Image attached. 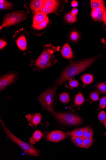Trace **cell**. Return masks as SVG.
Instances as JSON below:
<instances>
[{
	"instance_id": "6da1fadb",
	"label": "cell",
	"mask_w": 106,
	"mask_h": 160,
	"mask_svg": "<svg viewBox=\"0 0 106 160\" xmlns=\"http://www.w3.org/2000/svg\"><path fill=\"white\" fill-rule=\"evenodd\" d=\"M100 56L101 55H98L71 64L64 70L61 76L56 81L55 85H62L69 79L81 73Z\"/></svg>"
},
{
	"instance_id": "7a4b0ae2",
	"label": "cell",
	"mask_w": 106,
	"mask_h": 160,
	"mask_svg": "<svg viewBox=\"0 0 106 160\" xmlns=\"http://www.w3.org/2000/svg\"><path fill=\"white\" fill-rule=\"evenodd\" d=\"M42 54L35 61L32 60L31 65L34 68V70L39 71L50 67L55 62L54 53L59 51V47H56L51 44L44 45Z\"/></svg>"
},
{
	"instance_id": "3957f363",
	"label": "cell",
	"mask_w": 106,
	"mask_h": 160,
	"mask_svg": "<svg viewBox=\"0 0 106 160\" xmlns=\"http://www.w3.org/2000/svg\"><path fill=\"white\" fill-rule=\"evenodd\" d=\"M7 137L14 142L17 144L26 154L30 156H38L40 154L39 151L34 148L32 144L25 142L14 135L5 125L1 119Z\"/></svg>"
},
{
	"instance_id": "277c9868",
	"label": "cell",
	"mask_w": 106,
	"mask_h": 160,
	"mask_svg": "<svg viewBox=\"0 0 106 160\" xmlns=\"http://www.w3.org/2000/svg\"><path fill=\"white\" fill-rule=\"evenodd\" d=\"M56 91L55 87L53 86L45 90L38 98L43 108L52 113L54 112L53 106Z\"/></svg>"
},
{
	"instance_id": "5b68a950",
	"label": "cell",
	"mask_w": 106,
	"mask_h": 160,
	"mask_svg": "<svg viewBox=\"0 0 106 160\" xmlns=\"http://www.w3.org/2000/svg\"><path fill=\"white\" fill-rule=\"evenodd\" d=\"M27 12L21 11L7 14L2 25L0 27V29L1 30L3 27L11 26L23 21L27 18Z\"/></svg>"
},
{
	"instance_id": "8992f818",
	"label": "cell",
	"mask_w": 106,
	"mask_h": 160,
	"mask_svg": "<svg viewBox=\"0 0 106 160\" xmlns=\"http://www.w3.org/2000/svg\"><path fill=\"white\" fill-rule=\"evenodd\" d=\"M52 113L58 121L67 125L76 126L81 124L83 122L79 116L74 114L54 112Z\"/></svg>"
},
{
	"instance_id": "52a82bcc",
	"label": "cell",
	"mask_w": 106,
	"mask_h": 160,
	"mask_svg": "<svg viewBox=\"0 0 106 160\" xmlns=\"http://www.w3.org/2000/svg\"><path fill=\"white\" fill-rule=\"evenodd\" d=\"M17 72H12L2 76L0 79V91L1 92L10 85L16 82L19 78Z\"/></svg>"
},
{
	"instance_id": "ba28073f",
	"label": "cell",
	"mask_w": 106,
	"mask_h": 160,
	"mask_svg": "<svg viewBox=\"0 0 106 160\" xmlns=\"http://www.w3.org/2000/svg\"><path fill=\"white\" fill-rule=\"evenodd\" d=\"M67 137L66 134L61 131L56 130L48 135L47 139L50 142H59L64 139Z\"/></svg>"
},
{
	"instance_id": "9c48e42d",
	"label": "cell",
	"mask_w": 106,
	"mask_h": 160,
	"mask_svg": "<svg viewBox=\"0 0 106 160\" xmlns=\"http://www.w3.org/2000/svg\"><path fill=\"white\" fill-rule=\"evenodd\" d=\"M28 34H25L24 32L18 35L16 40V42L19 48L22 51H25L28 45Z\"/></svg>"
},
{
	"instance_id": "30bf717a",
	"label": "cell",
	"mask_w": 106,
	"mask_h": 160,
	"mask_svg": "<svg viewBox=\"0 0 106 160\" xmlns=\"http://www.w3.org/2000/svg\"><path fill=\"white\" fill-rule=\"evenodd\" d=\"M30 125L36 127L41 122L42 116L40 113L29 114L26 116Z\"/></svg>"
},
{
	"instance_id": "8fae6325",
	"label": "cell",
	"mask_w": 106,
	"mask_h": 160,
	"mask_svg": "<svg viewBox=\"0 0 106 160\" xmlns=\"http://www.w3.org/2000/svg\"><path fill=\"white\" fill-rule=\"evenodd\" d=\"M47 18V14L41 11H39L35 14L33 19V23L35 25H37L44 21Z\"/></svg>"
},
{
	"instance_id": "7c38bea8",
	"label": "cell",
	"mask_w": 106,
	"mask_h": 160,
	"mask_svg": "<svg viewBox=\"0 0 106 160\" xmlns=\"http://www.w3.org/2000/svg\"><path fill=\"white\" fill-rule=\"evenodd\" d=\"M44 2V0H35L30 3V8L33 12V14L37 13L40 10Z\"/></svg>"
},
{
	"instance_id": "4fadbf2b",
	"label": "cell",
	"mask_w": 106,
	"mask_h": 160,
	"mask_svg": "<svg viewBox=\"0 0 106 160\" xmlns=\"http://www.w3.org/2000/svg\"><path fill=\"white\" fill-rule=\"evenodd\" d=\"M61 53L63 56L67 59H71L73 57V53L70 46L67 43L63 47Z\"/></svg>"
},
{
	"instance_id": "5bb4252c",
	"label": "cell",
	"mask_w": 106,
	"mask_h": 160,
	"mask_svg": "<svg viewBox=\"0 0 106 160\" xmlns=\"http://www.w3.org/2000/svg\"><path fill=\"white\" fill-rule=\"evenodd\" d=\"M43 135V134L40 131H35L29 139L30 143L33 145L39 142L41 139Z\"/></svg>"
},
{
	"instance_id": "9a60e30c",
	"label": "cell",
	"mask_w": 106,
	"mask_h": 160,
	"mask_svg": "<svg viewBox=\"0 0 106 160\" xmlns=\"http://www.w3.org/2000/svg\"><path fill=\"white\" fill-rule=\"evenodd\" d=\"M49 20L48 17L41 23L37 25L33 24L32 27L35 30L38 31L42 30L43 29L46 28L49 22Z\"/></svg>"
},
{
	"instance_id": "2e32d148",
	"label": "cell",
	"mask_w": 106,
	"mask_h": 160,
	"mask_svg": "<svg viewBox=\"0 0 106 160\" xmlns=\"http://www.w3.org/2000/svg\"><path fill=\"white\" fill-rule=\"evenodd\" d=\"M59 3L58 2L55 0H45L44 2L42 7H58Z\"/></svg>"
},
{
	"instance_id": "e0dca14e",
	"label": "cell",
	"mask_w": 106,
	"mask_h": 160,
	"mask_svg": "<svg viewBox=\"0 0 106 160\" xmlns=\"http://www.w3.org/2000/svg\"><path fill=\"white\" fill-rule=\"evenodd\" d=\"M94 132L92 129L89 126L84 128V132L83 137L84 138H93Z\"/></svg>"
},
{
	"instance_id": "ac0fdd59",
	"label": "cell",
	"mask_w": 106,
	"mask_h": 160,
	"mask_svg": "<svg viewBox=\"0 0 106 160\" xmlns=\"http://www.w3.org/2000/svg\"><path fill=\"white\" fill-rule=\"evenodd\" d=\"M84 138L83 137H72L71 138L73 143L80 148H81Z\"/></svg>"
},
{
	"instance_id": "d6986e66",
	"label": "cell",
	"mask_w": 106,
	"mask_h": 160,
	"mask_svg": "<svg viewBox=\"0 0 106 160\" xmlns=\"http://www.w3.org/2000/svg\"><path fill=\"white\" fill-rule=\"evenodd\" d=\"M84 98L81 93H79L76 96L74 104L76 106H80L82 105L84 102Z\"/></svg>"
},
{
	"instance_id": "ffe728a7",
	"label": "cell",
	"mask_w": 106,
	"mask_h": 160,
	"mask_svg": "<svg viewBox=\"0 0 106 160\" xmlns=\"http://www.w3.org/2000/svg\"><path fill=\"white\" fill-rule=\"evenodd\" d=\"M90 2L92 9L98 7H104V2L102 0H92Z\"/></svg>"
},
{
	"instance_id": "44dd1931",
	"label": "cell",
	"mask_w": 106,
	"mask_h": 160,
	"mask_svg": "<svg viewBox=\"0 0 106 160\" xmlns=\"http://www.w3.org/2000/svg\"><path fill=\"white\" fill-rule=\"evenodd\" d=\"M83 132L84 128H79L74 130L68 134L71 137H83Z\"/></svg>"
},
{
	"instance_id": "7402d4cb",
	"label": "cell",
	"mask_w": 106,
	"mask_h": 160,
	"mask_svg": "<svg viewBox=\"0 0 106 160\" xmlns=\"http://www.w3.org/2000/svg\"><path fill=\"white\" fill-rule=\"evenodd\" d=\"M83 83L85 84H90L92 83L94 80V77L90 74H86L84 75L82 78Z\"/></svg>"
},
{
	"instance_id": "603a6c76",
	"label": "cell",
	"mask_w": 106,
	"mask_h": 160,
	"mask_svg": "<svg viewBox=\"0 0 106 160\" xmlns=\"http://www.w3.org/2000/svg\"><path fill=\"white\" fill-rule=\"evenodd\" d=\"M93 141V138H85L81 148L85 149L89 148L92 145Z\"/></svg>"
},
{
	"instance_id": "cb8c5ba5",
	"label": "cell",
	"mask_w": 106,
	"mask_h": 160,
	"mask_svg": "<svg viewBox=\"0 0 106 160\" xmlns=\"http://www.w3.org/2000/svg\"><path fill=\"white\" fill-rule=\"evenodd\" d=\"M12 7V3L4 0L0 1V8L2 9H9Z\"/></svg>"
},
{
	"instance_id": "d4e9b609",
	"label": "cell",
	"mask_w": 106,
	"mask_h": 160,
	"mask_svg": "<svg viewBox=\"0 0 106 160\" xmlns=\"http://www.w3.org/2000/svg\"><path fill=\"white\" fill-rule=\"evenodd\" d=\"M96 89L98 92L103 94H106V83H101L96 86Z\"/></svg>"
},
{
	"instance_id": "484cf974",
	"label": "cell",
	"mask_w": 106,
	"mask_h": 160,
	"mask_svg": "<svg viewBox=\"0 0 106 160\" xmlns=\"http://www.w3.org/2000/svg\"><path fill=\"white\" fill-rule=\"evenodd\" d=\"M60 101L63 103L67 104L70 101V97L69 94L67 93H63L59 96Z\"/></svg>"
},
{
	"instance_id": "4316f807",
	"label": "cell",
	"mask_w": 106,
	"mask_h": 160,
	"mask_svg": "<svg viewBox=\"0 0 106 160\" xmlns=\"http://www.w3.org/2000/svg\"><path fill=\"white\" fill-rule=\"evenodd\" d=\"M105 7L104 6L99 7L92 9L91 16L94 20L97 17L99 13L104 10Z\"/></svg>"
},
{
	"instance_id": "83f0119b",
	"label": "cell",
	"mask_w": 106,
	"mask_h": 160,
	"mask_svg": "<svg viewBox=\"0 0 106 160\" xmlns=\"http://www.w3.org/2000/svg\"><path fill=\"white\" fill-rule=\"evenodd\" d=\"M58 8L56 7H43L41 8L40 10L43 12L47 14L55 12Z\"/></svg>"
},
{
	"instance_id": "f1b7e54d",
	"label": "cell",
	"mask_w": 106,
	"mask_h": 160,
	"mask_svg": "<svg viewBox=\"0 0 106 160\" xmlns=\"http://www.w3.org/2000/svg\"><path fill=\"white\" fill-rule=\"evenodd\" d=\"M98 118L100 122L104 124L106 122V114L105 112L104 111L100 112L99 114Z\"/></svg>"
},
{
	"instance_id": "f546056e",
	"label": "cell",
	"mask_w": 106,
	"mask_h": 160,
	"mask_svg": "<svg viewBox=\"0 0 106 160\" xmlns=\"http://www.w3.org/2000/svg\"><path fill=\"white\" fill-rule=\"evenodd\" d=\"M65 18L68 22L73 23L76 21V17L73 16L71 13H68L66 14Z\"/></svg>"
},
{
	"instance_id": "4dcf8cb0",
	"label": "cell",
	"mask_w": 106,
	"mask_h": 160,
	"mask_svg": "<svg viewBox=\"0 0 106 160\" xmlns=\"http://www.w3.org/2000/svg\"><path fill=\"white\" fill-rule=\"evenodd\" d=\"M99 108L104 109L106 107V96L102 97L99 100Z\"/></svg>"
},
{
	"instance_id": "1f68e13d",
	"label": "cell",
	"mask_w": 106,
	"mask_h": 160,
	"mask_svg": "<svg viewBox=\"0 0 106 160\" xmlns=\"http://www.w3.org/2000/svg\"><path fill=\"white\" fill-rule=\"evenodd\" d=\"M99 93L97 91L92 92L90 95V98L93 101H97L99 98Z\"/></svg>"
},
{
	"instance_id": "d6a6232c",
	"label": "cell",
	"mask_w": 106,
	"mask_h": 160,
	"mask_svg": "<svg viewBox=\"0 0 106 160\" xmlns=\"http://www.w3.org/2000/svg\"><path fill=\"white\" fill-rule=\"evenodd\" d=\"M79 34L77 32L73 31L71 33L70 36V39L73 41H76L79 38Z\"/></svg>"
},
{
	"instance_id": "836d02e7",
	"label": "cell",
	"mask_w": 106,
	"mask_h": 160,
	"mask_svg": "<svg viewBox=\"0 0 106 160\" xmlns=\"http://www.w3.org/2000/svg\"><path fill=\"white\" fill-rule=\"evenodd\" d=\"M69 84L71 88H73L78 87L79 85V83L77 81L72 80L69 81Z\"/></svg>"
},
{
	"instance_id": "e575fe53",
	"label": "cell",
	"mask_w": 106,
	"mask_h": 160,
	"mask_svg": "<svg viewBox=\"0 0 106 160\" xmlns=\"http://www.w3.org/2000/svg\"><path fill=\"white\" fill-rule=\"evenodd\" d=\"M104 10L99 13L97 17L94 19L95 21L96 22H103Z\"/></svg>"
},
{
	"instance_id": "d590c367",
	"label": "cell",
	"mask_w": 106,
	"mask_h": 160,
	"mask_svg": "<svg viewBox=\"0 0 106 160\" xmlns=\"http://www.w3.org/2000/svg\"><path fill=\"white\" fill-rule=\"evenodd\" d=\"M7 44V43L5 41L1 39L0 40V49L1 50L4 48Z\"/></svg>"
},
{
	"instance_id": "8d00e7d4",
	"label": "cell",
	"mask_w": 106,
	"mask_h": 160,
	"mask_svg": "<svg viewBox=\"0 0 106 160\" xmlns=\"http://www.w3.org/2000/svg\"><path fill=\"white\" fill-rule=\"evenodd\" d=\"M78 10L77 8H74L72 9L71 12V13L73 16H76L78 14Z\"/></svg>"
},
{
	"instance_id": "74e56055",
	"label": "cell",
	"mask_w": 106,
	"mask_h": 160,
	"mask_svg": "<svg viewBox=\"0 0 106 160\" xmlns=\"http://www.w3.org/2000/svg\"><path fill=\"white\" fill-rule=\"evenodd\" d=\"M71 6L73 8L77 7L78 6V3L76 1H73L71 2Z\"/></svg>"
},
{
	"instance_id": "f35d334b",
	"label": "cell",
	"mask_w": 106,
	"mask_h": 160,
	"mask_svg": "<svg viewBox=\"0 0 106 160\" xmlns=\"http://www.w3.org/2000/svg\"><path fill=\"white\" fill-rule=\"evenodd\" d=\"M103 22L104 24L106 26V8L105 7L104 10Z\"/></svg>"
},
{
	"instance_id": "ab89813d",
	"label": "cell",
	"mask_w": 106,
	"mask_h": 160,
	"mask_svg": "<svg viewBox=\"0 0 106 160\" xmlns=\"http://www.w3.org/2000/svg\"><path fill=\"white\" fill-rule=\"evenodd\" d=\"M104 125H105V128H106V122H105L104 124Z\"/></svg>"
}]
</instances>
